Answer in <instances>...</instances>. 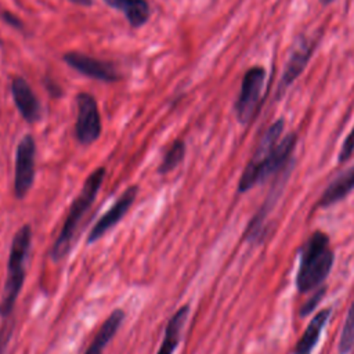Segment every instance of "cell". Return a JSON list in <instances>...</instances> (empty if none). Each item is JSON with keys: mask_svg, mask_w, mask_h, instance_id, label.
I'll use <instances>...</instances> for the list:
<instances>
[{"mask_svg": "<svg viewBox=\"0 0 354 354\" xmlns=\"http://www.w3.org/2000/svg\"><path fill=\"white\" fill-rule=\"evenodd\" d=\"M264 82L266 69L263 66H253L245 72L235 102V113L239 123L248 124L254 118L261 101Z\"/></svg>", "mask_w": 354, "mask_h": 354, "instance_id": "5b68a950", "label": "cell"}, {"mask_svg": "<svg viewBox=\"0 0 354 354\" xmlns=\"http://www.w3.org/2000/svg\"><path fill=\"white\" fill-rule=\"evenodd\" d=\"M77 6H83V7H90L93 4V0H69Z\"/></svg>", "mask_w": 354, "mask_h": 354, "instance_id": "d4e9b609", "label": "cell"}, {"mask_svg": "<svg viewBox=\"0 0 354 354\" xmlns=\"http://www.w3.org/2000/svg\"><path fill=\"white\" fill-rule=\"evenodd\" d=\"M288 174H289V170H286V171L282 174L281 180L272 187V189H271V192L268 194L267 199L264 201L261 209H260V210L253 216V218L250 220V223H249V225H248V228H246V231H245V234H243V238H245L246 242H249V243H257L260 239H263L261 236L264 235L266 218H267L268 213L271 212V209L274 207V205L277 203L278 196H279L281 192H282V187H283V184H285V180H286V176H288Z\"/></svg>", "mask_w": 354, "mask_h": 354, "instance_id": "7c38bea8", "label": "cell"}, {"mask_svg": "<svg viewBox=\"0 0 354 354\" xmlns=\"http://www.w3.org/2000/svg\"><path fill=\"white\" fill-rule=\"evenodd\" d=\"M0 17H1V19H3L7 25H10V26H12V28H15V29L24 30V22H22L15 14H12V12H10V11H1V12H0Z\"/></svg>", "mask_w": 354, "mask_h": 354, "instance_id": "603a6c76", "label": "cell"}, {"mask_svg": "<svg viewBox=\"0 0 354 354\" xmlns=\"http://www.w3.org/2000/svg\"><path fill=\"white\" fill-rule=\"evenodd\" d=\"M14 330V321H6L0 326V354H6L8 343L11 340V335Z\"/></svg>", "mask_w": 354, "mask_h": 354, "instance_id": "ffe728a7", "label": "cell"}, {"mask_svg": "<svg viewBox=\"0 0 354 354\" xmlns=\"http://www.w3.org/2000/svg\"><path fill=\"white\" fill-rule=\"evenodd\" d=\"M333 257L329 236L322 231L311 234L300 250V266L296 277L297 289L306 293L318 288L329 275Z\"/></svg>", "mask_w": 354, "mask_h": 354, "instance_id": "3957f363", "label": "cell"}, {"mask_svg": "<svg viewBox=\"0 0 354 354\" xmlns=\"http://www.w3.org/2000/svg\"><path fill=\"white\" fill-rule=\"evenodd\" d=\"M354 152V127L351 129V131L348 133V136L346 137L343 145H342V149L339 152V162H343V160H347Z\"/></svg>", "mask_w": 354, "mask_h": 354, "instance_id": "7402d4cb", "label": "cell"}, {"mask_svg": "<svg viewBox=\"0 0 354 354\" xmlns=\"http://www.w3.org/2000/svg\"><path fill=\"white\" fill-rule=\"evenodd\" d=\"M324 293H325V288H321V289H318L315 293H313L311 297H310V299L304 303V306L300 308V315H301V317L308 315V314L317 307V304L319 303V300L324 297Z\"/></svg>", "mask_w": 354, "mask_h": 354, "instance_id": "44dd1931", "label": "cell"}, {"mask_svg": "<svg viewBox=\"0 0 354 354\" xmlns=\"http://www.w3.org/2000/svg\"><path fill=\"white\" fill-rule=\"evenodd\" d=\"M36 142L30 134H25L17 145L15 171H14V195L22 199L28 195L35 180Z\"/></svg>", "mask_w": 354, "mask_h": 354, "instance_id": "52a82bcc", "label": "cell"}, {"mask_svg": "<svg viewBox=\"0 0 354 354\" xmlns=\"http://www.w3.org/2000/svg\"><path fill=\"white\" fill-rule=\"evenodd\" d=\"M188 315H189L188 304L180 307L171 315V318L169 319V322L166 325L163 340H162L160 347L156 354H173L176 351V348L178 347V344L181 342V335H183L185 322L188 319Z\"/></svg>", "mask_w": 354, "mask_h": 354, "instance_id": "4fadbf2b", "label": "cell"}, {"mask_svg": "<svg viewBox=\"0 0 354 354\" xmlns=\"http://www.w3.org/2000/svg\"><path fill=\"white\" fill-rule=\"evenodd\" d=\"M32 245V228L29 224H24L14 235L8 263H7V277L3 288V295L0 300V315L7 318L12 314L17 299L25 282L26 263Z\"/></svg>", "mask_w": 354, "mask_h": 354, "instance_id": "277c9868", "label": "cell"}, {"mask_svg": "<svg viewBox=\"0 0 354 354\" xmlns=\"http://www.w3.org/2000/svg\"><path fill=\"white\" fill-rule=\"evenodd\" d=\"M185 156V142L183 140H176L170 145V148L163 155V159L159 165L158 171L160 174H166L171 170H174L184 159Z\"/></svg>", "mask_w": 354, "mask_h": 354, "instance_id": "ac0fdd59", "label": "cell"}, {"mask_svg": "<svg viewBox=\"0 0 354 354\" xmlns=\"http://www.w3.org/2000/svg\"><path fill=\"white\" fill-rule=\"evenodd\" d=\"M77 118L75 123V134L80 144L90 145L98 140L101 134V116L97 100L90 93H79L76 95Z\"/></svg>", "mask_w": 354, "mask_h": 354, "instance_id": "8992f818", "label": "cell"}, {"mask_svg": "<svg viewBox=\"0 0 354 354\" xmlns=\"http://www.w3.org/2000/svg\"><path fill=\"white\" fill-rule=\"evenodd\" d=\"M283 131V120L279 119L274 122L263 134L253 158L246 165L239 183L238 191L241 194L249 191L254 185L260 184L266 178L282 173L289 167V162L296 147V134L290 133L282 140L281 134Z\"/></svg>", "mask_w": 354, "mask_h": 354, "instance_id": "6da1fadb", "label": "cell"}, {"mask_svg": "<svg viewBox=\"0 0 354 354\" xmlns=\"http://www.w3.org/2000/svg\"><path fill=\"white\" fill-rule=\"evenodd\" d=\"M11 95L18 112L28 123H35L40 120L41 118L40 102L35 91L32 90L30 84L22 76H15L12 79Z\"/></svg>", "mask_w": 354, "mask_h": 354, "instance_id": "8fae6325", "label": "cell"}, {"mask_svg": "<svg viewBox=\"0 0 354 354\" xmlns=\"http://www.w3.org/2000/svg\"><path fill=\"white\" fill-rule=\"evenodd\" d=\"M124 318H126V313L122 308L113 310L108 315V318L104 321L98 332L95 333L93 342L90 343L84 354H102L105 347L109 344V342L113 339V336L119 330Z\"/></svg>", "mask_w": 354, "mask_h": 354, "instance_id": "5bb4252c", "label": "cell"}, {"mask_svg": "<svg viewBox=\"0 0 354 354\" xmlns=\"http://www.w3.org/2000/svg\"><path fill=\"white\" fill-rule=\"evenodd\" d=\"M354 347V300L348 308L339 340V354H348Z\"/></svg>", "mask_w": 354, "mask_h": 354, "instance_id": "d6986e66", "label": "cell"}, {"mask_svg": "<svg viewBox=\"0 0 354 354\" xmlns=\"http://www.w3.org/2000/svg\"><path fill=\"white\" fill-rule=\"evenodd\" d=\"M354 189V165L342 171L330 184L325 188L318 205L321 207H328L337 201L343 199L348 195L350 191Z\"/></svg>", "mask_w": 354, "mask_h": 354, "instance_id": "2e32d148", "label": "cell"}, {"mask_svg": "<svg viewBox=\"0 0 354 354\" xmlns=\"http://www.w3.org/2000/svg\"><path fill=\"white\" fill-rule=\"evenodd\" d=\"M329 314H330V308H324L317 315L313 317V319L310 321L304 333L301 335L300 340L297 342L293 354H311L313 353L315 344L318 343L319 335L328 322Z\"/></svg>", "mask_w": 354, "mask_h": 354, "instance_id": "e0dca14e", "label": "cell"}, {"mask_svg": "<svg viewBox=\"0 0 354 354\" xmlns=\"http://www.w3.org/2000/svg\"><path fill=\"white\" fill-rule=\"evenodd\" d=\"M44 86H46V88H47V91H48V94L51 95V97H54V98H58V97H61L62 95V90H61V86L58 84V83H55L51 77H47L46 80H44Z\"/></svg>", "mask_w": 354, "mask_h": 354, "instance_id": "cb8c5ba5", "label": "cell"}, {"mask_svg": "<svg viewBox=\"0 0 354 354\" xmlns=\"http://www.w3.org/2000/svg\"><path fill=\"white\" fill-rule=\"evenodd\" d=\"M138 194V187L131 185L118 198V201L112 205V207L101 216V218L94 224L91 231L87 235V243H94L101 239L111 228H113L130 210L136 196Z\"/></svg>", "mask_w": 354, "mask_h": 354, "instance_id": "30bf717a", "label": "cell"}, {"mask_svg": "<svg viewBox=\"0 0 354 354\" xmlns=\"http://www.w3.org/2000/svg\"><path fill=\"white\" fill-rule=\"evenodd\" d=\"M319 33L315 35H301L296 39L293 43L288 62L285 65V69L282 72L279 86H278V94H283L286 88L301 75V72L306 69L314 48L317 46Z\"/></svg>", "mask_w": 354, "mask_h": 354, "instance_id": "ba28073f", "label": "cell"}, {"mask_svg": "<svg viewBox=\"0 0 354 354\" xmlns=\"http://www.w3.org/2000/svg\"><path fill=\"white\" fill-rule=\"evenodd\" d=\"M64 62H66L72 69L77 71L79 73L88 76L95 80L101 82H116L120 79V75L115 69V66L106 61L90 57L84 53L69 51L62 55Z\"/></svg>", "mask_w": 354, "mask_h": 354, "instance_id": "9c48e42d", "label": "cell"}, {"mask_svg": "<svg viewBox=\"0 0 354 354\" xmlns=\"http://www.w3.org/2000/svg\"><path fill=\"white\" fill-rule=\"evenodd\" d=\"M0 47H1V39H0Z\"/></svg>", "mask_w": 354, "mask_h": 354, "instance_id": "4316f807", "label": "cell"}, {"mask_svg": "<svg viewBox=\"0 0 354 354\" xmlns=\"http://www.w3.org/2000/svg\"><path fill=\"white\" fill-rule=\"evenodd\" d=\"M105 174H106L105 167H97L95 170H93L90 176L86 178L77 196L72 201L66 218L62 224V230L59 231L58 238L55 239L50 252V257L54 263L64 260L69 254L72 245L75 242V236L79 230L80 221L87 213V210L91 207V205L94 203L98 195V191L102 185Z\"/></svg>", "mask_w": 354, "mask_h": 354, "instance_id": "7a4b0ae2", "label": "cell"}, {"mask_svg": "<svg viewBox=\"0 0 354 354\" xmlns=\"http://www.w3.org/2000/svg\"><path fill=\"white\" fill-rule=\"evenodd\" d=\"M104 3L122 11L131 28H141L151 17V7L147 0H104Z\"/></svg>", "mask_w": 354, "mask_h": 354, "instance_id": "9a60e30c", "label": "cell"}, {"mask_svg": "<svg viewBox=\"0 0 354 354\" xmlns=\"http://www.w3.org/2000/svg\"><path fill=\"white\" fill-rule=\"evenodd\" d=\"M319 1H321V3H322V4H325V6H326V4H329V3H332V1H333V0H319Z\"/></svg>", "mask_w": 354, "mask_h": 354, "instance_id": "484cf974", "label": "cell"}]
</instances>
